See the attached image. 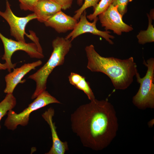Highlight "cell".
<instances>
[{
	"label": "cell",
	"mask_w": 154,
	"mask_h": 154,
	"mask_svg": "<svg viewBox=\"0 0 154 154\" xmlns=\"http://www.w3.org/2000/svg\"><path fill=\"white\" fill-rule=\"evenodd\" d=\"M153 121H154V120L153 121V119H152V121H149L148 123V125L151 126V124H152L153 126L154 124V122L153 123Z\"/></svg>",
	"instance_id": "cell-24"
},
{
	"label": "cell",
	"mask_w": 154,
	"mask_h": 154,
	"mask_svg": "<svg viewBox=\"0 0 154 154\" xmlns=\"http://www.w3.org/2000/svg\"><path fill=\"white\" fill-rule=\"evenodd\" d=\"M148 20L147 28L145 30H141L137 36L139 44L143 45L154 42V28L152 25V19L147 14Z\"/></svg>",
	"instance_id": "cell-15"
},
{
	"label": "cell",
	"mask_w": 154,
	"mask_h": 154,
	"mask_svg": "<svg viewBox=\"0 0 154 154\" xmlns=\"http://www.w3.org/2000/svg\"><path fill=\"white\" fill-rule=\"evenodd\" d=\"M100 0H84V3L80 7L75 11V14L73 17L78 21L81 15L86 9L90 7H93L94 9Z\"/></svg>",
	"instance_id": "cell-18"
},
{
	"label": "cell",
	"mask_w": 154,
	"mask_h": 154,
	"mask_svg": "<svg viewBox=\"0 0 154 154\" xmlns=\"http://www.w3.org/2000/svg\"><path fill=\"white\" fill-rule=\"evenodd\" d=\"M52 103H61L48 91L44 90L39 94L27 108L19 113H17L12 109L9 110L7 113L4 125L8 129L13 131L19 125L26 126L29 123L30 115L32 112Z\"/></svg>",
	"instance_id": "cell-5"
},
{
	"label": "cell",
	"mask_w": 154,
	"mask_h": 154,
	"mask_svg": "<svg viewBox=\"0 0 154 154\" xmlns=\"http://www.w3.org/2000/svg\"><path fill=\"white\" fill-rule=\"evenodd\" d=\"M68 78L70 83L76 88L82 91L90 100L95 99L89 83L86 80L84 77L77 73L71 72Z\"/></svg>",
	"instance_id": "cell-14"
},
{
	"label": "cell",
	"mask_w": 154,
	"mask_h": 154,
	"mask_svg": "<svg viewBox=\"0 0 154 154\" xmlns=\"http://www.w3.org/2000/svg\"><path fill=\"white\" fill-rule=\"evenodd\" d=\"M6 69H7V67L6 64H2L0 63V70H4Z\"/></svg>",
	"instance_id": "cell-22"
},
{
	"label": "cell",
	"mask_w": 154,
	"mask_h": 154,
	"mask_svg": "<svg viewBox=\"0 0 154 154\" xmlns=\"http://www.w3.org/2000/svg\"><path fill=\"white\" fill-rule=\"evenodd\" d=\"M20 8L24 11H33L34 7L38 0H18Z\"/></svg>",
	"instance_id": "cell-20"
},
{
	"label": "cell",
	"mask_w": 154,
	"mask_h": 154,
	"mask_svg": "<svg viewBox=\"0 0 154 154\" xmlns=\"http://www.w3.org/2000/svg\"><path fill=\"white\" fill-rule=\"evenodd\" d=\"M83 0H77V3L80 6H81L82 4Z\"/></svg>",
	"instance_id": "cell-23"
},
{
	"label": "cell",
	"mask_w": 154,
	"mask_h": 154,
	"mask_svg": "<svg viewBox=\"0 0 154 154\" xmlns=\"http://www.w3.org/2000/svg\"><path fill=\"white\" fill-rule=\"evenodd\" d=\"M42 63V61L39 60L32 63L25 64L19 68H13V71L10 72L5 77L6 86L4 90V92L13 93L18 84L23 83L25 82V80H21L24 76Z\"/></svg>",
	"instance_id": "cell-10"
},
{
	"label": "cell",
	"mask_w": 154,
	"mask_h": 154,
	"mask_svg": "<svg viewBox=\"0 0 154 154\" xmlns=\"http://www.w3.org/2000/svg\"><path fill=\"white\" fill-rule=\"evenodd\" d=\"M85 50L88 59L87 68L92 72H100L107 75L115 89L125 90L132 83L138 72L133 57L121 59L102 56L92 44L86 46Z\"/></svg>",
	"instance_id": "cell-2"
},
{
	"label": "cell",
	"mask_w": 154,
	"mask_h": 154,
	"mask_svg": "<svg viewBox=\"0 0 154 154\" xmlns=\"http://www.w3.org/2000/svg\"><path fill=\"white\" fill-rule=\"evenodd\" d=\"M86 14V11L85 10L80 16L79 21L78 22L75 27L65 38L72 41L81 35L90 33L102 37L110 44H113L114 42L111 39H114L115 37L110 34V32L108 31H100L97 28L96 24L98 20V17L94 19L93 22H90L87 19Z\"/></svg>",
	"instance_id": "cell-9"
},
{
	"label": "cell",
	"mask_w": 154,
	"mask_h": 154,
	"mask_svg": "<svg viewBox=\"0 0 154 154\" xmlns=\"http://www.w3.org/2000/svg\"><path fill=\"white\" fill-rule=\"evenodd\" d=\"M72 42L70 39L60 37H57L53 40V51L49 59L42 66L28 77L34 80L36 84L32 99L36 98L46 90L48 76L55 67L64 64L65 57L72 47Z\"/></svg>",
	"instance_id": "cell-3"
},
{
	"label": "cell",
	"mask_w": 154,
	"mask_h": 154,
	"mask_svg": "<svg viewBox=\"0 0 154 154\" xmlns=\"http://www.w3.org/2000/svg\"><path fill=\"white\" fill-rule=\"evenodd\" d=\"M70 121L83 146L95 151L108 146L118 129L114 108L107 99H95L80 106L71 114Z\"/></svg>",
	"instance_id": "cell-1"
},
{
	"label": "cell",
	"mask_w": 154,
	"mask_h": 154,
	"mask_svg": "<svg viewBox=\"0 0 154 154\" xmlns=\"http://www.w3.org/2000/svg\"><path fill=\"white\" fill-rule=\"evenodd\" d=\"M98 16L102 26L106 31L112 30L114 33L121 35L123 32L128 33L133 30L132 27L123 21V17L118 12L117 6L111 4L106 10Z\"/></svg>",
	"instance_id": "cell-8"
},
{
	"label": "cell",
	"mask_w": 154,
	"mask_h": 154,
	"mask_svg": "<svg viewBox=\"0 0 154 154\" xmlns=\"http://www.w3.org/2000/svg\"><path fill=\"white\" fill-rule=\"evenodd\" d=\"M0 38L4 49V54L2 59L5 61V63L9 72H11V69L14 68L16 66V64L12 63L11 57L13 53L17 51H24L31 58L41 59L44 57L42 50H40L34 42L27 43L14 40L6 37L0 32Z\"/></svg>",
	"instance_id": "cell-6"
},
{
	"label": "cell",
	"mask_w": 154,
	"mask_h": 154,
	"mask_svg": "<svg viewBox=\"0 0 154 154\" xmlns=\"http://www.w3.org/2000/svg\"><path fill=\"white\" fill-rule=\"evenodd\" d=\"M60 5L62 9L66 10L70 8L73 0H52Z\"/></svg>",
	"instance_id": "cell-21"
},
{
	"label": "cell",
	"mask_w": 154,
	"mask_h": 154,
	"mask_svg": "<svg viewBox=\"0 0 154 154\" xmlns=\"http://www.w3.org/2000/svg\"><path fill=\"white\" fill-rule=\"evenodd\" d=\"M17 101L13 93H7L4 99L0 102V121L7 112L15 106ZM0 125V130L1 129Z\"/></svg>",
	"instance_id": "cell-16"
},
{
	"label": "cell",
	"mask_w": 154,
	"mask_h": 154,
	"mask_svg": "<svg viewBox=\"0 0 154 154\" xmlns=\"http://www.w3.org/2000/svg\"><path fill=\"white\" fill-rule=\"evenodd\" d=\"M0 16L7 21L10 27V34L17 41L25 42V28L27 24L31 20L37 19L34 13L28 15L25 17H20L16 16L12 11L11 5L7 0H6V10L4 12L0 11Z\"/></svg>",
	"instance_id": "cell-7"
},
{
	"label": "cell",
	"mask_w": 154,
	"mask_h": 154,
	"mask_svg": "<svg viewBox=\"0 0 154 154\" xmlns=\"http://www.w3.org/2000/svg\"><path fill=\"white\" fill-rule=\"evenodd\" d=\"M143 64L147 68V72L142 78L138 72L135 75L140 87L132 99L133 105L141 110L154 108V58L144 60Z\"/></svg>",
	"instance_id": "cell-4"
},
{
	"label": "cell",
	"mask_w": 154,
	"mask_h": 154,
	"mask_svg": "<svg viewBox=\"0 0 154 154\" xmlns=\"http://www.w3.org/2000/svg\"><path fill=\"white\" fill-rule=\"evenodd\" d=\"M78 21L61 10L48 19L44 23L45 25L54 29L57 33H64L72 30Z\"/></svg>",
	"instance_id": "cell-12"
},
{
	"label": "cell",
	"mask_w": 154,
	"mask_h": 154,
	"mask_svg": "<svg viewBox=\"0 0 154 154\" xmlns=\"http://www.w3.org/2000/svg\"><path fill=\"white\" fill-rule=\"evenodd\" d=\"M54 110L52 108H48L42 115L44 119L49 125L51 129L52 144L49 151L46 154H64L68 150V143L63 142L58 135L55 123L53 121Z\"/></svg>",
	"instance_id": "cell-11"
},
{
	"label": "cell",
	"mask_w": 154,
	"mask_h": 154,
	"mask_svg": "<svg viewBox=\"0 0 154 154\" xmlns=\"http://www.w3.org/2000/svg\"><path fill=\"white\" fill-rule=\"evenodd\" d=\"M132 1V0H113L112 4L117 6V10L123 17L127 12L128 3Z\"/></svg>",
	"instance_id": "cell-19"
},
{
	"label": "cell",
	"mask_w": 154,
	"mask_h": 154,
	"mask_svg": "<svg viewBox=\"0 0 154 154\" xmlns=\"http://www.w3.org/2000/svg\"><path fill=\"white\" fill-rule=\"evenodd\" d=\"M113 0H100L96 7L94 9L93 13L87 15V19L92 21L99 14L106 10L112 4Z\"/></svg>",
	"instance_id": "cell-17"
},
{
	"label": "cell",
	"mask_w": 154,
	"mask_h": 154,
	"mask_svg": "<svg viewBox=\"0 0 154 154\" xmlns=\"http://www.w3.org/2000/svg\"><path fill=\"white\" fill-rule=\"evenodd\" d=\"M62 9L61 7L52 0H38L33 12L36 15L37 20L44 23Z\"/></svg>",
	"instance_id": "cell-13"
}]
</instances>
